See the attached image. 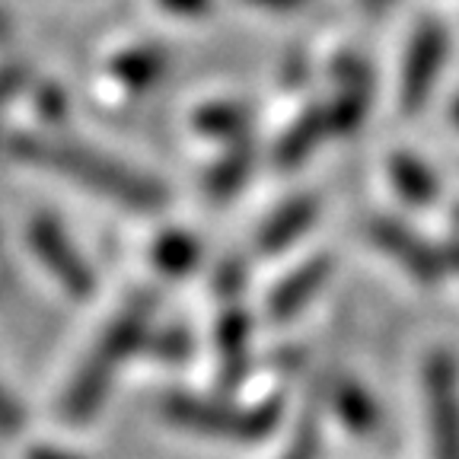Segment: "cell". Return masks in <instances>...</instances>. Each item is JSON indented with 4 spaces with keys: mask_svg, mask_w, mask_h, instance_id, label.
I'll list each match as a JSON object with an SVG mask.
<instances>
[{
    "mask_svg": "<svg viewBox=\"0 0 459 459\" xmlns=\"http://www.w3.org/2000/svg\"><path fill=\"white\" fill-rule=\"evenodd\" d=\"M249 316L239 307H227L217 319V354H221L217 377L223 389L239 386L249 370Z\"/></svg>",
    "mask_w": 459,
    "mask_h": 459,
    "instance_id": "9c48e42d",
    "label": "cell"
},
{
    "mask_svg": "<svg viewBox=\"0 0 459 459\" xmlns=\"http://www.w3.org/2000/svg\"><path fill=\"white\" fill-rule=\"evenodd\" d=\"M316 214H319V201L313 195H300V198H290L287 204H281L265 223L258 230V252H265V255H274V252L287 249L290 243L307 233L313 227Z\"/></svg>",
    "mask_w": 459,
    "mask_h": 459,
    "instance_id": "30bf717a",
    "label": "cell"
},
{
    "mask_svg": "<svg viewBox=\"0 0 459 459\" xmlns=\"http://www.w3.org/2000/svg\"><path fill=\"white\" fill-rule=\"evenodd\" d=\"M252 160H255V153H252V143L249 141H237V143H233L227 157H223L221 163L211 169V176H208V195H211V198H214V201L233 198V195H237L239 188L246 186V179H249Z\"/></svg>",
    "mask_w": 459,
    "mask_h": 459,
    "instance_id": "9a60e30c",
    "label": "cell"
},
{
    "mask_svg": "<svg viewBox=\"0 0 459 459\" xmlns=\"http://www.w3.org/2000/svg\"><path fill=\"white\" fill-rule=\"evenodd\" d=\"M446 29L437 20H424L415 29L409 42V55L402 65V83H399V106L405 115H415L424 108L430 90L437 86V77L446 61Z\"/></svg>",
    "mask_w": 459,
    "mask_h": 459,
    "instance_id": "5b68a950",
    "label": "cell"
},
{
    "mask_svg": "<svg viewBox=\"0 0 459 459\" xmlns=\"http://www.w3.org/2000/svg\"><path fill=\"white\" fill-rule=\"evenodd\" d=\"M444 255H446V262H450V265L459 272V239H456V243H450V246H446V252H444Z\"/></svg>",
    "mask_w": 459,
    "mask_h": 459,
    "instance_id": "f1b7e54d",
    "label": "cell"
},
{
    "mask_svg": "<svg viewBox=\"0 0 459 459\" xmlns=\"http://www.w3.org/2000/svg\"><path fill=\"white\" fill-rule=\"evenodd\" d=\"M157 351L163 354L166 360H186L188 358V335L182 329H169L160 335Z\"/></svg>",
    "mask_w": 459,
    "mask_h": 459,
    "instance_id": "7402d4cb",
    "label": "cell"
},
{
    "mask_svg": "<svg viewBox=\"0 0 459 459\" xmlns=\"http://www.w3.org/2000/svg\"><path fill=\"white\" fill-rule=\"evenodd\" d=\"M108 71L118 83L131 90H147L153 86L166 71V55L160 48H128L108 61Z\"/></svg>",
    "mask_w": 459,
    "mask_h": 459,
    "instance_id": "5bb4252c",
    "label": "cell"
},
{
    "mask_svg": "<svg viewBox=\"0 0 459 459\" xmlns=\"http://www.w3.org/2000/svg\"><path fill=\"white\" fill-rule=\"evenodd\" d=\"M450 118H453V125H456V128H459V100L453 102V108H450Z\"/></svg>",
    "mask_w": 459,
    "mask_h": 459,
    "instance_id": "4dcf8cb0",
    "label": "cell"
},
{
    "mask_svg": "<svg viewBox=\"0 0 459 459\" xmlns=\"http://www.w3.org/2000/svg\"><path fill=\"white\" fill-rule=\"evenodd\" d=\"M153 297L137 294L131 303H125V309L115 316L108 329L102 332V338L93 344V351L86 354V360L80 364V370L74 373L71 386L61 402V415L71 424H83L100 411L102 399L112 389V380L118 367L125 364L131 351L143 342L147 335V319H151Z\"/></svg>",
    "mask_w": 459,
    "mask_h": 459,
    "instance_id": "7a4b0ae2",
    "label": "cell"
},
{
    "mask_svg": "<svg viewBox=\"0 0 459 459\" xmlns=\"http://www.w3.org/2000/svg\"><path fill=\"white\" fill-rule=\"evenodd\" d=\"M160 7L179 16H198L211 7V0H160Z\"/></svg>",
    "mask_w": 459,
    "mask_h": 459,
    "instance_id": "d4e9b609",
    "label": "cell"
},
{
    "mask_svg": "<svg viewBox=\"0 0 459 459\" xmlns=\"http://www.w3.org/2000/svg\"><path fill=\"white\" fill-rule=\"evenodd\" d=\"M163 415L179 428L221 440H262L278 424V405L262 402L255 409H239L227 402L198 399V395H166Z\"/></svg>",
    "mask_w": 459,
    "mask_h": 459,
    "instance_id": "3957f363",
    "label": "cell"
},
{
    "mask_svg": "<svg viewBox=\"0 0 459 459\" xmlns=\"http://www.w3.org/2000/svg\"><path fill=\"white\" fill-rule=\"evenodd\" d=\"M367 237L380 252H386L393 262H399L405 272L411 274L421 284H437L440 274H444L446 255H440L434 246H428L415 230L402 227L399 221H389V217H377V221L367 223Z\"/></svg>",
    "mask_w": 459,
    "mask_h": 459,
    "instance_id": "52a82bcc",
    "label": "cell"
},
{
    "mask_svg": "<svg viewBox=\"0 0 459 459\" xmlns=\"http://www.w3.org/2000/svg\"><path fill=\"white\" fill-rule=\"evenodd\" d=\"M281 77H284V83L287 86H297L303 77H307V55L303 51H290L287 55V61H284V67H281Z\"/></svg>",
    "mask_w": 459,
    "mask_h": 459,
    "instance_id": "cb8c5ba5",
    "label": "cell"
},
{
    "mask_svg": "<svg viewBox=\"0 0 459 459\" xmlns=\"http://www.w3.org/2000/svg\"><path fill=\"white\" fill-rule=\"evenodd\" d=\"M281 459H319V428H316V418H303L294 440H290V446H287Z\"/></svg>",
    "mask_w": 459,
    "mask_h": 459,
    "instance_id": "ffe728a7",
    "label": "cell"
},
{
    "mask_svg": "<svg viewBox=\"0 0 459 459\" xmlns=\"http://www.w3.org/2000/svg\"><path fill=\"white\" fill-rule=\"evenodd\" d=\"M22 424V409L16 405V399L0 386V434H16Z\"/></svg>",
    "mask_w": 459,
    "mask_h": 459,
    "instance_id": "603a6c76",
    "label": "cell"
},
{
    "mask_svg": "<svg viewBox=\"0 0 459 459\" xmlns=\"http://www.w3.org/2000/svg\"><path fill=\"white\" fill-rule=\"evenodd\" d=\"M195 128L208 137H227V141H246L249 131V108L239 102H211L195 112Z\"/></svg>",
    "mask_w": 459,
    "mask_h": 459,
    "instance_id": "2e32d148",
    "label": "cell"
},
{
    "mask_svg": "<svg viewBox=\"0 0 459 459\" xmlns=\"http://www.w3.org/2000/svg\"><path fill=\"white\" fill-rule=\"evenodd\" d=\"M153 265L169 278H182L198 265V243L182 230H166L151 249Z\"/></svg>",
    "mask_w": 459,
    "mask_h": 459,
    "instance_id": "e0dca14e",
    "label": "cell"
},
{
    "mask_svg": "<svg viewBox=\"0 0 459 459\" xmlns=\"http://www.w3.org/2000/svg\"><path fill=\"white\" fill-rule=\"evenodd\" d=\"M329 274H332V262L325 255H316V258H309V262H303L300 268H294V272L274 287L272 297H268V313H272V319H290V316L300 313V309L323 290Z\"/></svg>",
    "mask_w": 459,
    "mask_h": 459,
    "instance_id": "ba28073f",
    "label": "cell"
},
{
    "mask_svg": "<svg viewBox=\"0 0 459 459\" xmlns=\"http://www.w3.org/2000/svg\"><path fill=\"white\" fill-rule=\"evenodd\" d=\"M453 217H456V223H459V208H456V211H453Z\"/></svg>",
    "mask_w": 459,
    "mask_h": 459,
    "instance_id": "d6a6232c",
    "label": "cell"
},
{
    "mask_svg": "<svg viewBox=\"0 0 459 459\" xmlns=\"http://www.w3.org/2000/svg\"><path fill=\"white\" fill-rule=\"evenodd\" d=\"M389 179H393L395 192L409 204H418V208L437 198V176L411 153L399 151L389 157Z\"/></svg>",
    "mask_w": 459,
    "mask_h": 459,
    "instance_id": "4fadbf2b",
    "label": "cell"
},
{
    "mask_svg": "<svg viewBox=\"0 0 459 459\" xmlns=\"http://www.w3.org/2000/svg\"><path fill=\"white\" fill-rule=\"evenodd\" d=\"M367 106H370V90H342L325 106L329 134H351V131H358L367 115Z\"/></svg>",
    "mask_w": 459,
    "mask_h": 459,
    "instance_id": "ac0fdd59",
    "label": "cell"
},
{
    "mask_svg": "<svg viewBox=\"0 0 459 459\" xmlns=\"http://www.w3.org/2000/svg\"><path fill=\"white\" fill-rule=\"evenodd\" d=\"M246 4L265 7V10H297V7H303V4H309V0H246Z\"/></svg>",
    "mask_w": 459,
    "mask_h": 459,
    "instance_id": "83f0119b",
    "label": "cell"
},
{
    "mask_svg": "<svg viewBox=\"0 0 459 459\" xmlns=\"http://www.w3.org/2000/svg\"><path fill=\"white\" fill-rule=\"evenodd\" d=\"M364 4H367V10H370V13H383V10H386L393 0H364Z\"/></svg>",
    "mask_w": 459,
    "mask_h": 459,
    "instance_id": "f546056e",
    "label": "cell"
},
{
    "mask_svg": "<svg viewBox=\"0 0 459 459\" xmlns=\"http://www.w3.org/2000/svg\"><path fill=\"white\" fill-rule=\"evenodd\" d=\"M29 246L36 252V258L57 278V284L65 287L74 297H90L96 287L93 268L80 255L77 246L67 239V233L57 227L51 217H36L29 227Z\"/></svg>",
    "mask_w": 459,
    "mask_h": 459,
    "instance_id": "8992f818",
    "label": "cell"
},
{
    "mask_svg": "<svg viewBox=\"0 0 459 459\" xmlns=\"http://www.w3.org/2000/svg\"><path fill=\"white\" fill-rule=\"evenodd\" d=\"M4 32H7V20H4V16H0V36H4Z\"/></svg>",
    "mask_w": 459,
    "mask_h": 459,
    "instance_id": "1f68e13d",
    "label": "cell"
},
{
    "mask_svg": "<svg viewBox=\"0 0 459 459\" xmlns=\"http://www.w3.org/2000/svg\"><path fill=\"white\" fill-rule=\"evenodd\" d=\"M20 83H22V71H16V67L0 71V108L7 106V100L20 90Z\"/></svg>",
    "mask_w": 459,
    "mask_h": 459,
    "instance_id": "484cf974",
    "label": "cell"
},
{
    "mask_svg": "<svg viewBox=\"0 0 459 459\" xmlns=\"http://www.w3.org/2000/svg\"><path fill=\"white\" fill-rule=\"evenodd\" d=\"M325 134H329L325 108H309V112L300 115V118L287 128V134L278 141V151H274L278 166H284V169H294V166H300L303 160L316 151V143L323 141Z\"/></svg>",
    "mask_w": 459,
    "mask_h": 459,
    "instance_id": "8fae6325",
    "label": "cell"
},
{
    "mask_svg": "<svg viewBox=\"0 0 459 459\" xmlns=\"http://www.w3.org/2000/svg\"><path fill=\"white\" fill-rule=\"evenodd\" d=\"M329 399H332V409H335L338 421L348 430H354V434H360V437L370 434V430L380 424V411H377V405H373V399L367 395V389L360 386V383L338 380L335 386H332Z\"/></svg>",
    "mask_w": 459,
    "mask_h": 459,
    "instance_id": "7c38bea8",
    "label": "cell"
},
{
    "mask_svg": "<svg viewBox=\"0 0 459 459\" xmlns=\"http://www.w3.org/2000/svg\"><path fill=\"white\" fill-rule=\"evenodd\" d=\"M424 399L434 459H459V367L450 351H434L424 364Z\"/></svg>",
    "mask_w": 459,
    "mask_h": 459,
    "instance_id": "277c9868",
    "label": "cell"
},
{
    "mask_svg": "<svg viewBox=\"0 0 459 459\" xmlns=\"http://www.w3.org/2000/svg\"><path fill=\"white\" fill-rule=\"evenodd\" d=\"M13 153L20 160H26V163L61 172V176H67L77 186L118 201L122 208L160 211L169 201V192L157 179L118 163V160L102 157V153L90 151L83 143L51 141V137H39V134H20L13 137Z\"/></svg>",
    "mask_w": 459,
    "mask_h": 459,
    "instance_id": "6da1fadb",
    "label": "cell"
},
{
    "mask_svg": "<svg viewBox=\"0 0 459 459\" xmlns=\"http://www.w3.org/2000/svg\"><path fill=\"white\" fill-rule=\"evenodd\" d=\"M26 459H80V456H74L67 450H57V446H32L26 453Z\"/></svg>",
    "mask_w": 459,
    "mask_h": 459,
    "instance_id": "4316f807",
    "label": "cell"
},
{
    "mask_svg": "<svg viewBox=\"0 0 459 459\" xmlns=\"http://www.w3.org/2000/svg\"><path fill=\"white\" fill-rule=\"evenodd\" d=\"M332 77L342 83V90H370V67L358 55H338Z\"/></svg>",
    "mask_w": 459,
    "mask_h": 459,
    "instance_id": "d6986e66",
    "label": "cell"
},
{
    "mask_svg": "<svg viewBox=\"0 0 459 459\" xmlns=\"http://www.w3.org/2000/svg\"><path fill=\"white\" fill-rule=\"evenodd\" d=\"M217 294L221 297H233L243 290V281H246V268L239 258H230V262H223L221 268H217Z\"/></svg>",
    "mask_w": 459,
    "mask_h": 459,
    "instance_id": "44dd1931",
    "label": "cell"
}]
</instances>
